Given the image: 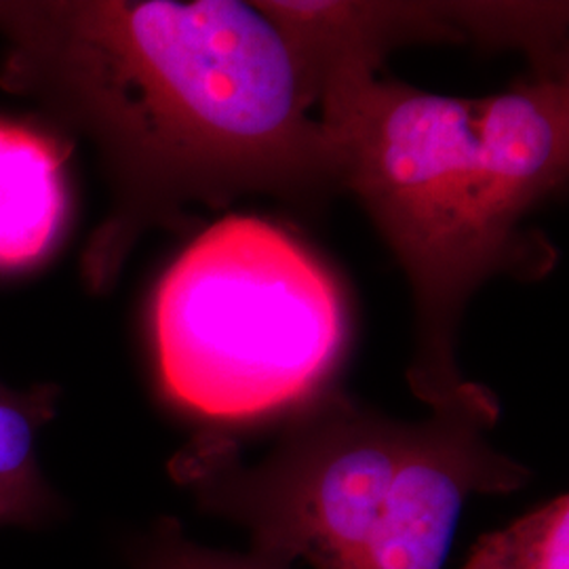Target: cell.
I'll return each mask as SVG.
<instances>
[{"label":"cell","mask_w":569,"mask_h":569,"mask_svg":"<svg viewBox=\"0 0 569 569\" xmlns=\"http://www.w3.org/2000/svg\"><path fill=\"white\" fill-rule=\"evenodd\" d=\"M0 87L93 143L112 201L82 251L112 289L138 241L244 194L321 204L336 143L283 34L239 0H0Z\"/></svg>","instance_id":"6da1fadb"},{"label":"cell","mask_w":569,"mask_h":569,"mask_svg":"<svg viewBox=\"0 0 569 569\" xmlns=\"http://www.w3.org/2000/svg\"><path fill=\"white\" fill-rule=\"evenodd\" d=\"M317 103L342 190L406 270L409 385L430 403L465 380L456 338L475 291L493 274L540 277L555 264L523 222L568 178V70H529L481 100L355 74L327 84Z\"/></svg>","instance_id":"7a4b0ae2"},{"label":"cell","mask_w":569,"mask_h":569,"mask_svg":"<svg viewBox=\"0 0 569 569\" xmlns=\"http://www.w3.org/2000/svg\"><path fill=\"white\" fill-rule=\"evenodd\" d=\"M427 406L406 422L319 390L262 462L239 467L204 437L178 467L287 566L441 569L468 496L521 488L528 468L489 443L500 407L488 388L462 380Z\"/></svg>","instance_id":"3957f363"},{"label":"cell","mask_w":569,"mask_h":569,"mask_svg":"<svg viewBox=\"0 0 569 569\" xmlns=\"http://www.w3.org/2000/svg\"><path fill=\"white\" fill-rule=\"evenodd\" d=\"M348 333L331 270L283 228L244 216L188 244L152 306L164 392L222 422L305 403L340 363Z\"/></svg>","instance_id":"277c9868"},{"label":"cell","mask_w":569,"mask_h":569,"mask_svg":"<svg viewBox=\"0 0 569 569\" xmlns=\"http://www.w3.org/2000/svg\"><path fill=\"white\" fill-rule=\"evenodd\" d=\"M296 60L308 98L352 74H378L397 47L467 42L451 2L413 0H253Z\"/></svg>","instance_id":"5b68a950"},{"label":"cell","mask_w":569,"mask_h":569,"mask_svg":"<svg viewBox=\"0 0 569 569\" xmlns=\"http://www.w3.org/2000/svg\"><path fill=\"white\" fill-rule=\"evenodd\" d=\"M66 154L23 124L0 121V268L37 264L68 218Z\"/></svg>","instance_id":"8992f818"},{"label":"cell","mask_w":569,"mask_h":569,"mask_svg":"<svg viewBox=\"0 0 569 569\" xmlns=\"http://www.w3.org/2000/svg\"><path fill=\"white\" fill-rule=\"evenodd\" d=\"M56 413V388L0 385V526L34 523L51 493L37 462V439Z\"/></svg>","instance_id":"52a82bcc"},{"label":"cell","mask_w":569,"mask_h":569,"mask_svg":"<svg viewBox=\"0 0 569 569\" xmlns=\"http://www.w3.org/2000/svg\"><path fill=\"white\" fill-rule=\"evenodd\" d=\"M467 42L521 49L529 70H568V4L563 2H451Z\"/></svg>","instance_id":"ba28073f"},{"label":"cell","mask_w":569,"mask_h":569,"mask_svg":"<svg viewBox=\"0 0 569 569\" xmlns=\"http://www.w3.org/2000/svg\"><path fill=\"white\" fill-rule=\"evenodd\" d=\"M568 496L483 536L465 569H568Z\"/></svg>","instance_id":"9c48e42d"},{"label":"cell","mask_w":569,"mask_h":569,"mask_svg":"<svg viewBox=\"0 0 569 569\" xmlns=\"http://www.w3.org/2000/svg\"><path fill=\"white\" fill-rule=\"evenodd\" d=\"M142 569H287V563L262 552L237 557L203 549L186 540L178 529L167 528L146 550Z\"/></svg>","instance_id":"30bf717a"}]
</instances>
